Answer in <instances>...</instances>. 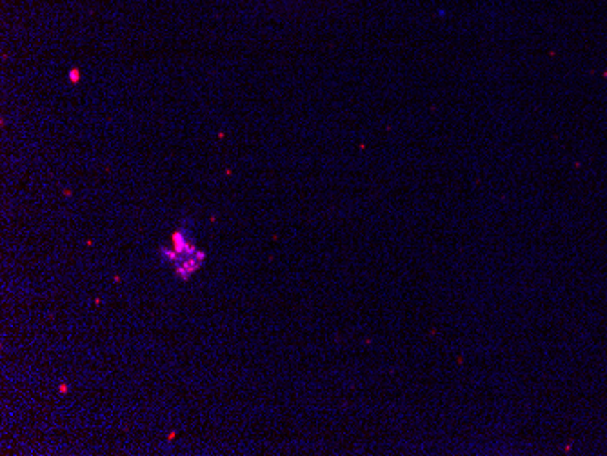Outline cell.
<instances>
[{
    "instance_id": "obj_1",
    "label": "cell",
    "mask_w": 607,
    "mask_h": 456,
    "mask_svg": "<svg viewBox=\"0 0 607 456\" xmlns=\"http://www.w3.org/2000/svg\"><path fill=\"white\" fill-rule=\"evenodd\" d=\"M206 259H207L206 251L198 247L195 254H191V256H182V259H179V262L173 263L175 275H177L182 282H188L189 278L193 277L198 269L206 263Z\"/></svg>"
},
{
    "instance_id": "obj_2",
    "label": "cell",
    "mask_w": 607,
    "mask_h": 456,
    "mask_svg": "<svg viewBox=\"0 0 607 456\" xmlns=\"http://www.w3.org/2000/svg\"><path fill=\"white\" fill-rule=\"evenodd\" d=\"M171 247L179 253L180 259H182V256H191V254L197 253L198 250L197 244H195L193 233H191L189 229H186V226L177 229L173 235H171Z\"/></svg>"
},
{
    "instance_id": "obj_3",
    "label": "cell",
    "mask_w": 607,
    "mask_h": 456,
    "mask_svg": "<svg viewBox=\"0 0 607 456\" xmlns=\"http://www.w3.org/2000/svg\"><path fill=\"white\" fill-rule=\"evenodd\" d=\"M58 391H60V395H67V393H70V386H67V384H60V386H58Z\"/></svg>"
},
{
    "instance_id": "obj_4",
    "label": "cell",
    "mask_w": 607,
    "mask_h": 456,
    "mask_svg": "<svg viewBox=\"0 0 607 456\" xmlns=\"http://www.w3.org/2000/svg\"><path fill=\"white\" fill-rule=\"evenodd\" d=\"M70 79H71V82H79V70L71 71Z\"/></svg>"
}]
</instances>
